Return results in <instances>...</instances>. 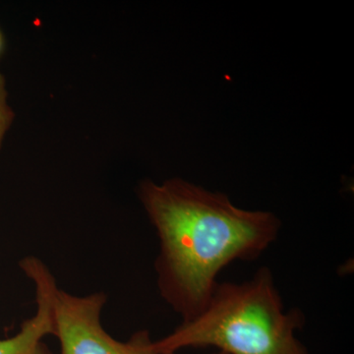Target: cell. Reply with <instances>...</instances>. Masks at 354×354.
Returning <instances> with one entry per match:
<instances>
[{
  "label": "cell",
  "mask_w": 354,
  "mask_h": 354,
  "mask_svg": "<svg viewBox=\"0 0 354 354\" xmlns=\"http://www.w3.org/2000/svg\"><path fill=\"white\" fill-rule=\"evenodd\" d=\"M139 195L158 236V291L183 323L206 308L223 268L257 259L281 227L270 212L237 208L227 195L183 179L145 181Z\"/></svg>",
  "instance_id": "cell-1"
},
{
  "label": "cell",
  "mask_w": 354,
  "mask_h": 354,
  "mask_svg": "<svg viewBox=\"0 0 354 354\" xmlns=\"http://www.w3.org/2000/svg\"><path fill=\"white\" fill-rule=\"evenodd\" d=\"M304 324V312L286 311L271 270L262 267L248 281L218 283L200 315L155 344L158 354L190 346L228 354H309L297 337Z\"/></svg>",
  "instance_id": "cell-2"
},
{
  "label": "cell",
  "mask_w": 354,
  "mask_h": 354,
  "mask_svg": "<svg viewBox=\"0 0 354 354\" xmlns=\"http://www.w3.org/2000/svg\"><path fill=\"white\" fill-rule=\"evenodd\" d=\"M106 293L77 297L60 290L57 281L50 288L55 337L60 354H158L147 330H140L127 342L113 339L101 324Z\"/></svg>",
  "instance_id": "cell-3"
},
{
  "label": "cell",
  "mask_w": 354,
  "mask_h": 354,
  "mask_svg": "<svg viewBox=\"0 0 354 354\" xmlns=\"http://www.w3.org/2000/svg\"><path fill=\"white\" fill-rule=\"evenodd\" d=\"M20 268L36 288L37 311L26 320L19 332L13 337L0 339V354H27L46 335L55 334L50 305V288L55 277L50 269L37 257H25Z\"/></svg>",
  "instance_id": "cell-4"
},
{
  "label": "cell",
  "mask_w": 354,
  "mask_h": 354,
  "mask_svg": "<svg viewBox=\"0 0 354 354\" xmlns=\"http://www.w3.org/2000/svg\"><path fill=\"white\" fill-rule=\"evenodd\" d=\"M12 111L7 104L6 82H4L3 77L0 74V144H1L4 134L12 121Z\"/></svg>",
  "instance_id": "cell-5"
},
{
  "label": "cell",
  "mask_w": 354,
  "mask_h": 354,
  "mask_svg": "<svg viewBox=\"0 0 354 354\" xmlns=\"http://www.w3.org/2000/svg\"><path fill=\"white\" fill-rule=\"evenodd\" d=\"M27 354H53L44 342H41Z\"/></svg>",
  "instance_id": "cell-6"
},
{
  "label": "cell",
  "mask_w": 354,
  "mask_h": 354,
  "mask_svg": "<svg viewBox=\"0 0 354 354\" xmlns=\"http://www.w3.org/2000/svg\"><path fill=\"white\" fill-rule=\"evenodd\" d=\"M213 354H228L227 353H223V351H218V353H213Z\"/></svg>",
  "instance_id": "cell-7"
},
{
  "label": "cell",
  "mask_w": 354,
  "mask_h": 354,
  "mask_svg": "<svg viewBox=\"0 0 354 354\" xmlns=\"http://www.w3.org/2000/svg\"><path fill=\"white\" fill-rule=\"evenodd\" d=\"M0 46H1V39H0Z\"/></svg>",
  "instance_id": "cell-8"
}]
</instances>
